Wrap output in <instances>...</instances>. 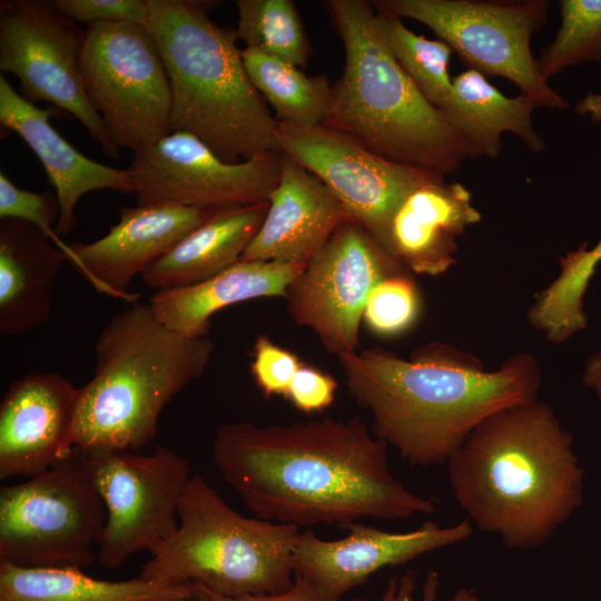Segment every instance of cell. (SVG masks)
Wrapping results in <instances>:
<instances>
[{
  "label": "cell",
  "mask_w": 601,
  "mask_h": 601,
  "mask_svg": "<svg viewBox=\"0 0 601 601\" xmlns=\"http://www.w3.org/2000/svg\"><path fill=\"white\" fill-rule=\"evenodd\" d=\"M387 444L359 416L290 424L226 423L215 466L256 518L343 529L362 518L397 520L435 511L392 473Z\"/></svg>",
  "instance_id": "1"
},
{
  "label": "cell",
  "mask_w": 601,
  "mask_h": 601,
  "mask_svg": "<svg viewBox=\"0 0 601 601\" xmlns=\"http://www.w3.org/2000/svg\"><path fill=\"white\" fill-rule=\"evenodd\" d=\"M337 359L349 394L373 417V434L413 466L447 463L479 424L536 400L542 385L528 352L492 371L474 354L436 341L410 358L374 347Z\"/></svg>",
  "instance_id": "2"
},
{
  "label": "cell",
  "mask_w": 601,
  "mask_h": 601,
  "mask_svg": "<svg viewBox=\"0 0 601 601\" xmlns=\"http://www.w3.org/2000/svg\"><path fill=\"white\" fill-rule=\"evenodd\" d=\"M447 470L472 525L511 550L544 544L582 502L583 469L572 435L539 398L484 420Z\"/></svg>",
  "instance_id": "3"
},
{
  "label": "cell",
  "mask_w": 601,
  "mask_h": 601,
  "mask_svg": "<svg viewBox=\"0 0 601 601\" xmlns=\"http://www.w3.org/2000/svg\"><path fill=\"white\" fill-rule=\"evenodd\" d=\"M213 3L148 0L171 89L170 132L197 137L230 164L280 152L278 121L248 77L235 30L209 18Z\"/></svg>",
  "instance_id": "4"
},
{
  "label": "cell",
  "mask_w": 601,
  "mask_h": 601,
  "mask_svg": "<svg viewBox=\"0 0 601 601\" xmlns=\"http://www.w3.org/2000/svg\"><path fill=\"white\" fill-rule=\"evenodd\" d=\"M215 345L158 321L150 304L129 303L95 343L93 377L79 387L73 447L137 452L157 436L162 408L209 365Z\"/></svg>",
  "instance_id": "5"
},
{
  "label": "cell",
  "mask_w": 601,
  "mask_h": 601,
  "mask_svg": "<svg viewBox=\"0 0 601 601\" xmlns=\"http://www.w3.org/2000/svg\"><path fill=\"white\" fill-rule=\"evenodd\" d=\"M324 6L345 48L324 126L382 157L444 176L480 157L393 58L377 32L371 1L327 0Z\"/></svg>",
  "instance_id": "6"
},
{
  "label": "cell",
  "mask_w": 601,
  "mask_h": 601,
  "mask_svg": "<svg viewBox=\"0 0 601 601\" xmlns=\"http://www.w3.org/2000/svg\"><path fill=\"white\" fill-rule=\"evenodd\" d=\"M299 533L296 525L242 515L193 474L177 530L150 552L138 577L194 583L229 598L280 593L294 583Z\"/></svg>",
  "instance_id": "7"
},
{
  "label": "cell",
  "mask_w": 601,
  "mask_h": 601,
  "mask_svg": "<svg viewBox=\"0 0 601 601\" xmlns=\"http://www.w3.org/2000/svg\"><path fill=\"white\" fill-rule=\"evenodd\" d=\"M86 452L72 451L28 481L0 489V561L85 569L106 523Z\"/></svg>",
  "instance_id": "8"
},
{
  "label": "cell",
  "mask_w": 601,
  "mask_h": 601,
  "mask_svg": "<svg viewBox=\"0 0 601 601\" xmlns=\"http://www.w3.org/2000/svg\"><path fill=\"white\" fill-rule=\"evenodd\" d=\"M80 72L86 97L118 149L135 152L170 134V83L147 26L88 24Z\"/></svg>",
  "instance_id": "9"
},
{
  "label": "cell",
  "mask_w": 601,
  "mask_h": 601,
  "mask_svg": "<svg viewBox=\"0 0 601 601\" xmlns=\"http://www.w3.org/2000/svg\"><path fill=\"white\" fill-rule=\"evenodd\" d=\"M378 12L414 19L471 69L502 77L539 107L565 109L568 101L551 88L531 52V38L546 21L545 0H375Z\"/></svg>",
  "instance_id": "10"
},
{
  "label": "cell",
  "mask_w": 601,
  "mask_h": 601,
  "mask_svg": "<svg viewBox=\"0 0 601 601\" xmlns=\"http://www.w3.org/2000/svg\"><path fill=\"white\" fill-rule=\"evenodd\" d=\"M86 453L107 512L97 556L101 565L114 570L137 552L150 553L174 534L193 474L188 462L165 446L149 454Z\"/></svg>",
  "instance_id": "11"
},
{
  "label": "cell",
  "mask_w": 601,
  "mask_h": 601,
  "mask_svg": "<svg viewBox=\"0 0 601 601\" xmlns=\"http://www.w3.org/2000/svg\"><path fill=\"white\" fill-rule=\"evenodd\" d=\"M85 30L48 0L0 1V70L13 73L21 96L47 101L76 117L107 157L119 149L90 106L81 81Z\"/></svg>",
  "instance_id": "12"
},
{
  "label": "cell",
  "mask_w": 601,
  "mask_h": 601,
  "mask_svg": "<svg viewBox=\"0 0 601 601\" xmlns=\"http://www.w3.org/2000/svg\"><path fill=\"white\" fill-rule=\"evenodd\" d=\"M405 269L363 226L346 221L289 285L288 314L311 328L329 354L355 352L371 290Z\"/></svg>",
  "instance_id": "13"
},
{
  "label": "cell",
  "mask_w": 601,
  "mask_h": 601,
  "mask_svg": "<svg viewBox=\"0 0 601 601\" xmlns=\"http://www.w3.org/2000/svg\"><path fill=\"white\" fill-rule=\"evenodd\" d=\"M277 141L279 151L314 174L388 253L392 221L403 201L418 187L445 179L382 157L324 125L278 122Z\"/></svg>",
  "instance_id": "14"
},
{
  "label": "cell",
  "mask_w": 601,
  "mask_h": 601,
  "mask_svg": "<svg viewBox=\"0 0 601 601\" xmlns=\"http://www.w3.org/2000/svg\"><path fill=\"white\" fill-rule=\"evenodd\" d=\"M128 171L138 205L219 210L268 203L280 177V152L230 164L197 137L175 131L135 151Z\"/></svg>",
  "instance_id": "15"
},
{
  "label": "cell",
  "mask_w": 601,
  "mask_h": 601,
  "mask_svg": "<svg viewBox=\"0 0 601 601\" xmlns=\"http://www.w3.org/2000/svg\"><path fill=\"white\" fill-rule=\"evenodd\" d=\"M348 534L324 540L313 530L299 533L294 553V574L308 581L328 601H341L352 589L390 565H403L420 555L467 540L473 532L466 518L450 526L426 521L413 531L387 532L352 523Z\"/></svg>",
  "instance_id": "16"
},
{
  "label": "cell",
  "mask_w": 601,
  "mask_h": 601,
  "mask_svg": "<svg viewBox=\"0 0 601 601\" xmlns=\"http://www.w3.org/2000/svg\"><path fill=\"white\" fill-rule=\"evenodd\" d=\"M79 388L63 376L29 373L0 403V480L35 476L73 449Z\"/></svg>",
  "instance_id": "17"
},
{
  "label": "cell",
  "mask_w": 601,
  "mask_h": 601,
  "mask_svg": "<svg viewBox=\"0 0 601 601\" xmlns=\"http://www.w3.org/2000/svg\"><path fill=\"white\" fill-rule=\"evenodd\" d=\"M215 210L176 204L122 207L119 220L101 238L73 243L70 263L98 293L139 300L128 290L131 280L157 258L201 225Z\"/></svg>",
  "instance_id": "18"
},
{
  "label": "cell",
  "mask_w": 601,
  "mask_h": 601,
  "mask_svg": "<svg viewBox=\"0 0 601 601\" xmlns=\"http://www.w3.org/2000/svg\"><path fill=\"white\" fill-rule=\"evenodd\" d=\"M349 220L347 209L314 174L280 152L279 181L240 260L307 264Z\"/></svg>",
  "instance_id": "19"
},
{
  "label": "cell",
  "mask_w": 601,
  "mask_h": 601,
  "mask_svg": "<svg viewBox=\"0 0 601 601\" xmlns=\"http://www.w3.org/2000/svg\"><path fill=\"white\" fill-rule=\"evenodd\" d=\"M51 109L38 108L0 76V122L18 134L42 164L60 206L57 234L71 233L79 199L97 189L135 194L128 169L97 162L71 146L50 124Z\"/></svg>",
  "instance_id": "20"
},
{
  "label": "cell",
  "mask_w": 601,
  "mask_h": 601,
  "mask_svg": "<svg viewBox=\"0 0 601 601\" xmlns=\"http://www.w3.org/2000/svg\"><path fill=\"white\" fill-rule=\"evenodd\" d=\"M481 219L463 184L445 179L426 184L397 209L390 253L413 274L440 276L456 263L457 238Z\"/></svg>",
  "instance_id": "21"
},
{
  "label": "cell",
  "mask_w": 601,
  "mask_h": 601,
  "mask_svg": "<svg viewBox=\"0 0 601 601\" xmlns=\"http://www.w3.org/2000/svg\"><path fill=\"white\" fill-rule=\"evenodd\" d=\"M67 257L29 221L0 219V334L24 336L50 316L55 279Z\"/></svg>",
  "instance_id": "22"
},
{
  "label": "cell",
  "mask_w": 601,
  "mask_h": 601,
  "mask_svg": "<svg viewBox=\"0 0 601 601\" xmlns=\"http://www.w3.org/2000/svg\"><path fill=\"white\" fill-rule=\"evenodd\" d=\"M306 265L239 260L201 283L158 289L149 304L156 318L168 328L187 337H206L216 312L256 298H285Z\"/></svg>",
  "instance_id": "23"
},
{
  "label": "cell",
  "mask_w": 601,
  "mask_h": 601,
  "mask_svg": "<svg viewBox=\"0 0 601 601\" xmlns=\"http://www.w3.org/2000/svg\"><path fill=\"white\" fill-rule=\"evenodd\" d=\"M267 209L268 203L215 210L144 270L145 284L157 290L190 286L235 265L260 228Z\"/></svg>",
  "instance_id": "24"
},
{
  "label": "cell",
  "mask_w": 601,
  "mask_h": 601,
  "mask_svg": "<svg viewBox=\"0 0 601 601\" xmlns=\"http://www.w3.org/2000/svg\"><path fill=\"white\" fill-rule=\"evenodd\" d=\"M539 107L528 96L506 97L475 69H466L452 79V89L440 110L450 126L479 154L497 158L502 135L511 132L534 152L545 142L533 127L532 114Z\"/></svg>",
  "instance_id": "25"
},
{
  "label": "cell",
  "mask_w": 601,
  "mask_h": 601,
  "mask_svg": "<svg viewBox=\"0 0 601 601\" xmlns=\"http://www.w3.org/2000/svg\"><path fill=\"white\" fill-rule=\"evenodd\" d=\"M194 583L140 577L108 581L73 568H24L0 561V601H197Z\"/></svg>",
  "instance_id": "26"
},
{
  "label": "cell",
  "mask_w": 601,
  "mask_h": 601,
  "mask_svg": "<svg viewBox=\"0 0 601 601\" xmlns=\"http://www.w3.org/2000/svg\"><path fill=\"white\" fill-rule=\"evenodd\" d=\"M242 58L250 81L274 108L278 122L303 127L325 124L333 100L326 76H307L296 65L254 48L245 47Z\"/></svg>",
  "instance_id": "27"
},
{
  "label": "cell",
  "mask_w": 601,
  "mask_h": 601,
  "mask_svg": "<svg viewBox=\"0 0 601 601\" xmlns=\"http://www.w3.org/2000/svg\"><path fill=\"white\" fill-rule=\"evenodd\" d=\"M375 9V8H374ZM375 26L384 45L424 98L439 110L445 105L452 79V49L442 40L415 35L402 19L375 10Z\"/></svg>",
  "instance_id": "28"
},
{
  "label": "cell",
  "mask_w": 601,
  "mask_h": 601,
  "mask_svg": "<svg viewBox=\"0 0 601 601\" xmlns=\"http://www.w3.org/2000/svg\"><path fill=\"white\" fill-rule=\"evenodd\" d=\"M235 30L246 48L284 59L299 68L307 66L311 47L293 0H237Z\"/></svg>",
  "instance_id": "29"
},
{
  "label": "cell",
  "mask_w": 601,
  "mask_h": 601,
  "mask_svg": "<svg viewBox=\"0 0 601 601\" xmlns=\"http://www.w3.org/2000/svg\"><path fill=\"white\" fill-rule=\"evenodd\" d=\"M559 8L561 26L536 58L546 81L568 67L601 62V0H561Z\"/></svg>",
  "instance_id": "30"
},
{
  "label": "cell",
  "mask_w": 601,
  "mask_h": 601,
  "mask_svg": "<svg viewBox=\"0 0 601 601\" xmlns=\"http://www.w3.org/2000/svg\"><path fill=\"white\" fill-rule=\"evenodd\" d=\"M422 297L408 269L382 279L370 293L363 312L366 328L380 337H397L417 323Z\"/></svg>",
  "instance_id": "31"
},
{
  "label": "cell",
  "mask_w": 601,
  "mask_h": 601,
  "mask_svg": "<svg viewBox=\"0 0 601 601\" xmlns=\"http://www.w3.org/2000/svg\"><path fill=\"white\" fill-rule=\"evenodd\" d=\"M59 217L60 206L55 194L18 188L3 171L0 173V219H21L37 226L71 263L73 259L71 246L66 244L52 228V224L57 225Z\"/></svg>",
  "instance_id": "32"
},
{
  "label": "cell",
  "mask_w": 601,
  "mask_h": 601,
  "mask_svg": "<svg viewBox=\"0 0 601 601\" xmlns=\"http://www.w3.org/2000/svg\"><path fill=\"white\" fill-rule=\"evenodd\" d=\"M302 364L294 352L277 345L268 336L259 335L255 339L249 370L254 383L266 398L285 397Z\"/></svg>",
  "instance_id": "33"
},
{
  "label": "cell",
  "mask_w": 601,
  "mask_h": 601,
  "mask_svg": "<svg viewBox=\"0 0 601 601\" xmlns=\"http://www.w3.org/2000/svg\"><path fill=\"white\" fill-rule=\"evenodd\" d=\"M75 22H131L147 26L148 0H53Z\"/></svg>",
  "instance_id": "34"
},
{
  "label": "cell",
  "mask_w": 601,
  "mask_h": 601,
  "mask_svg": "<svg viewBox=\"0 0 601 601\" xmlns=\"http://www.w3.org/2000/svg\"><path fill=\"white\" fill-rule=\"evenodd\" d=\"M337 381L328 373L303 363L285 395L298 411L311 414L329 407L336 396Z\"/></svg>",
  "instance_id": "35"
},
{
  "label": "cell",
  "mask_w": 601,
  "mask_h": 601,
  "mask_svg": "<svg viewBox=\"0 0 601 601\" xmlns=\"http://www.w3.org/2000/svg\"><path fill=\"white\" fill-rule=\"evenodd\" d=\"M439 587V573L434 570L428 571L422 587L421 601H436ZM415 588L416 574L413 570L393 575L386 583L381 601H413ZM447 601H480V599L473 589L462 587Z\"/></svg>",
  "instance_id": "36"
},
{
  "label": "cell",
  "mask_w": 601,
  "mask_h": 601,
  "mask_svg": "<svg viewBox=\"0 0 601 601\" xmlns=\"http://www.w3.org/2000/svg\"><path fill=\"white\" fill-rule=\"evenodd\" d=\"M197 601H328L322 598L314 587L306 580L296 577L293 585L284 592L273 594L245 595L229 598L216 594L200 585ZM342 601V600H341ZM346 601H367L362 598H354Z\"/></svg>",
  "instance_id": "37"
},
{
  "label": "cell",
  "mask_w": 601,
  "mask_h": 601,
  "mask_svg": "<svg viewBox=\"0 0 601 601\" xmlns=\"http://www.w3.org/2000/svg\"><path fill=\"white\" fill-rule=\"evenodd\" d=\"M582 380L601 402V345L587 357Z\"/></svg>",
  "instance_id": "38"
},
{
  "label": "cell",
  "mask_w": 601,
  "mask_h": 601,
  "mask_svg": "<svg viewBox=\"0 0 601 601\" xmlns=\"http://www.w3.org/2000/svg\"><path fill=\"white\" fill-rule=\"evenodd\" d=\"M574 109L578 115L588 116L595 124L601 122V93L588 92L575 102Z\"/></svg>",
  "instance_id": "39"
}]
</instances>
